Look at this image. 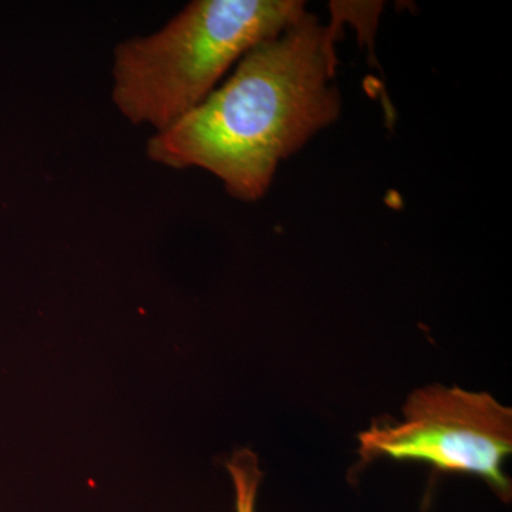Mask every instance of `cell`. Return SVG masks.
<instances>
[{"instance_id": "cell-1", "label": "cell", "mask_w": 512, "mask_h": 512, "mask_svg": "<svg viewBox=\"0 0 512 512\" xmlns=\"http://www.w3.org/2000/svg\"><path fill=\"white\" fill-rule=\"evenodd\" d=\"M342 18L323 25L308 12L238 62L227 82L148 141L154 163L198 167L232 197H264L279 163L338 119L333 80Z\"/></svg>"}, {"instance_id": "cell-4", "label": "cell", "mask_w": 512, "mask_h": 512, "mask_svg": "<svg viewBox=\"0 0 512 512\" xmlns=\"http://www.w3.org/2000/svg\"><path fill=\"white\" fill-rule=\"evenodd\" d=\"M227 470L235 490V511L255 512L256 495L262 473L258 456L251 450H239L227 461Z\"/></svg>"}, {"instance_id": "cell-2", "label": "cell", "mask_w": 512, "mask_h": 512, "mask_svg": "<svg viewBox=\"0 0 512 512\" xmlns=\"http://www.w3.org/2000/svg\"><path fill=\"white\" fill-rule=\"evenodd\" d=\"M295 0H198L150 36L114 52V104L130 123L170 127L215 90L249 50L298 22Z\"/></svg>"}, {"instance_id": "cell-3", "label": "cell", "mask_w": 512, "mask_h": 512, "mask_svg": "<svg viewBox=\"0 0 512 512\" xmlns=\"http://www.w3.org/2000/svg\"><path fill=\"white\" fill-rule=\"evenodd\" d=\"M359 443L363 461L392 458L477 476L510 500L503 463L512 451V410L491 394L424 387L407 399L402 420L373 424L359 434Z\"/></svg>"}]
</instances>
